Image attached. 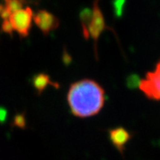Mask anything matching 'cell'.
<instances>
[{"instance_id":"obj_12","label":"cell","mask_w":160,"mask_h":160,"mask_svg":"<svg viewBox=\"0 0 160 160\" xmlns=\"http://www.w3.org/2000/svg\"><path fill=\"white\" fill-rule=\"evenodd\" d=\"M142 79L139 78L138 75L136 74H132L130 75L127 79V85L129 89H135V88H139V85Z\"/></svg>"},{"instance_id":"obj_10","label":"cell","mask_w":160,"mask_h":160,"mask_svg":"<svg viewBox=\"0 0 160 160\" xmlns=\"http://www.w3.org/2000/svg\"><path fill=\"white\" fill-rule=\"evenodd\" d=\"M126 0H113L112 5H113V10L115 16L117 18H120L123 16L125 7Z\"/></svg>"},{"instance_id":"obj_9","label":"cell","mask_w":160,"mask_h":160,"mask_svg":"<svg viewBox=\"0 0 160 160\" xmlns=\"http://www.w3.org/2000/svg\"><path fill=\"white\" fill-rule=\"evenodd\" d=\"M24 2V0H8L6 1L5 7L11 14H12L17 11L21 10Z\"/></svg>"},{"instance_id":"obj_14","label":"cell","mask_w":160,"mask_h":160,"mask_svg":"<svg viewBox=\"0 0 160 160\" xmlns=\"http://www.w3.org/2000/svg\"><path fill=\"white\" fill-rule=\"evenodd\" d=\"M8 118V111L5 108H0V124H3Z\"/></svg>"},{"instance_id":"obj_13","label":"cell","mask_w":160,"mask_h":160,"mask_svg":"<svg viewBox=\"0 0 160 160\" xmlns=\"http://www.w3.org/2000/svg\"><path fill=\"white\" fill-rule=\"evenodd\" d=\"M2 31L6 33H8L9 35H12V32H13V28H12V25L11 24L10 20H4L2 24Z\"/></svg>"},{"instance_id":"obj_3","label":"cell","mask_w":160,"mask_h":160,"mask_svg":"<svg viewBox=\"0 0 160 160\" xmlns=\"http://www.w3.org/2000/svg\"><path fill=\"white\" fill-rule=\"evenodd\" d=\"M32 11L30 8L17 11L9 17L13 30L18 32L20 38H25L28 35L32 27Z\"/></svg>"},{"instance_id":"obj_7","label":"cell","mask_w":160,"mask_h":160,"mask_svg":"<svg viewBox=\"0 0 160 160\" xmlns=\"http://www.w3.org/2000/svg\"><path fill=\"white\" fill-rule=\"evenodd\" d=\"M32 85L34 88L38 95H41L48 85H53L54 87L59 88L58 83H55L51 81V77L46 73H38L32 79Z\"/></svg>"},{"instance_id":"obj_8","label":"cell","mask_w":160,"mask_h":160,"mask_svg":"<svg viewBox=\"0 0 160 160\" xmlns=\"http://www.w3.org/2000/svg\"><path fill=\"white\" fill-rule=\"evenodd\" d=\"M92 16H93V9L91 8H84L80 13V20H81V28H82V33L85 40H88L89 38V27L91 22Z\"/></svg>"},{"instance_id":"obj_2","label":"cell","mask_w":160,"mask_h":160,"mask_svg":"<svg viewBox=\"0 0 160 160\" xmlns=\"http://www.w3.org/2000/svg\"><path fill=\"white\" fill-rule=\"evenodd\" d=\"M139 89L149 99L160 101V61L154 71L149 72L142 79Z\"/></svg>"},{"instance_id":"obj_5","label":"cell","mask_w":160,"mask_h":160,"mask_svg":"<svg viewBox=\"0 0 160 160\" xmlns=\"http://www.w3.org/2000/svg\"><path fill=\"white\" fill-rule=\"evenodd\" d=\"M33 20L45 36L59 26V20L57 16L46 10H40L33 16Z\"/></svg>"},{"instance_id":"obj_15","label":"cell","mask_w":160,"mask_h":160,"mask_svg":"<svg viewBox=\"0 0 160 160\" xmlns=\"http://www.w3.org/2000/svg\"><path fill=\"white\" fill-rule=\"evenodd\" d=\"M63 62L68 64L71 63V56L68 54L67 51H64V54H63Z\"/></svg>"},{"instance_id":"obj_16","label":"cell","mask_w":160,"mask_h":160,"mask_svg":"<svg viewBox=\"0 0 160 160\" xmlns=\"http://www.w3.org/2000/svg\"><path fill=\"white\" fill-rule=\"evenodd\" d=\"M4 8H5V6H3L2 4H0V13L2 12V10H3Z\"/></svg>"},{"instance_id":"obj_4","label":"cell","mask_w":160,"mask_h":160,"mask_svg":"<svg viewBox=\"0 0 160 160\" xmlns=\"http://www.w3.org/2000/svg\"><path fill=\"white\" fill-rule=\"evenodd\" d=\"M105 20H104L103 15L101 9L98 7V0L94 2L93 8V16L90 24L89 27V38H91L93 40V44H94V50L96 51V55L97 54V43L98 38H99L101 33L104 31L105 28H107ZM98 56V55H97Z\"/></svg>"},{"instance_id":"obj_17","label":"cell","mask_w":160,"mask_h":160,"mask_svg":"<svg viewBox=\"0 0 160 160\" xmlns=\"http://www.w3.org/2000/svg\"><path fill=\"white\" fill-rule=\"evenodd\" d=\"M6 1H8V0H5V2H6Z\"/></svg>"},{"instance_id":"obj_6","label":"cell","mask_w":160,"mask_h":160,"mask_svg":"<svg viewBox=\"0 0 160 160\" xmlns=\"http://www.w3.org/2000/svg\"><path fill=\"white\" fill-rule=\"evenodd\" d=\"M109 138L118 151L123 154L125 150L126 145L132 138V135L128 130L123 127H118L110 130Z\"/></svg>"},{"instance_id":"obj_11","label":"cell","mask_w":160,"mask_h":160,"mask_svg":"<svg viewBox=\"0 0 160 160\" xmlns=\"http://www.w3.org/2000/svg\"><path fill=\"white\" fill-rule=\"evenodd\" d=\"M12 125L15 126V127H17V128H22V129L26 128V118H25V115L24 113L16 114L14 119H13Z\"/></svg>"},{"instance_id":"obj_1","label":"cell","mask_w":160,"mask_h":160,"mask_svg":"<svg viewBox=\"0 0 160 160\" xmlns=\"http://www.w3.org/2000/svg\"><path fill=\"white\" fill-rule=\"evenodd\" d=\"M67 100L73 116L90 117L97 115L103 108L105 91L95 81L84 79L70 85Z\"/></svg>"}]
</instances>
